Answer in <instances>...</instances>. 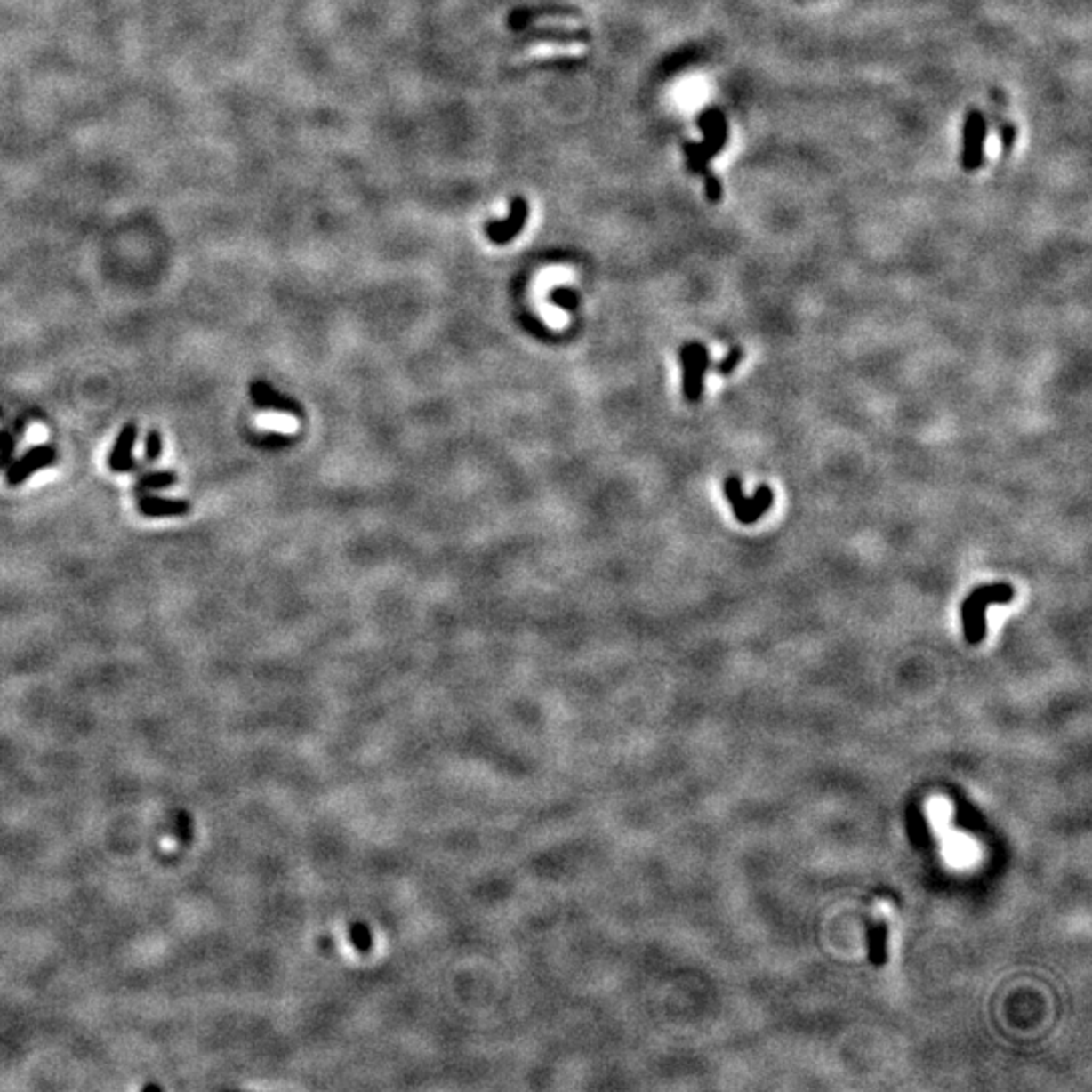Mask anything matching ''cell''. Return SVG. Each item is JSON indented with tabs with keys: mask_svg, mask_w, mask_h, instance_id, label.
Masks as SVG:
<instances>
[{
	"mask_svg": "<svg viewBox=\"0 0 1092 1092\" xmlns=\"http://www.w3.org/2000/svg\"><path fill=\"white\" fill-rule=\"evenodd\" d=\"M1016 597V589L1008 582H992V585H979L965 597L961 603V622L965 639L971 646H979L985 639L987 623L985 614L987 607L995 603H1009Z\"/></svg>",
	"mask_w": 1092,
	"mask_h": 1092,
	"instance_id": "6da1fadb",
	"label": "cell"
},
{
	"mask_svg": "<svg viewBox=\"0 0 1092 1092\" xmlns=\"http://www.w3.org/2000/svg\"><path fill=\"white\" fill-rule=\"evenodd\" d=\"M725 496L728 504L733 506L735 518L744 526H751L763 518L771 510L775 494L769 486H759V490L752 494V498H747L743 492V484L739 476H728L725 482Z\"/></svg>",
	"mask_w": 1092,
	"mask_h": 1092,
	"instance_id": "7a4b0ae2",
	"label": "cell"
},
{
	"mask_svg": "<svg viewBox=\"0 0 1092 1092\" xmlns=\"http://www.w3.org/2000/svg\"><path fill=\"white\" fill-rule=\"evenodd\" d=\"M682 393L688 403H698L704 393V376L711 368V357L704 344L686 342L680 349Z\"/></svg>",
	"mask_w": 1092,
	"mask_h": 1092,
	"instance_id": "3957f363",
	"label": "cell"
},
{
	"mask_svg": "<svg viewBox=\"0 0 1092 1092\" xmlns=\"http://www.w3.org/2000/svg\"><path fill=\"white\" fill-rule=\"evenodd\" d=\"M57 460V449L55 446L51 444H35L31 449H27V452L19 457L17 462H12L9 468H6V484L9 486H20L25 484L28 478L35 476L36 471L47 470L55 463Z\"/></svg>",
	"mask_w": 1092,
	"mask_h": 1092,
	"instance_id": "277c9868",
	"label": "cell"
},
{
	"mask_svg": "<svg viewBox=\"0 0 1092 1092\" xmlns=\"http://www.w3.org/2000/svg\"><path fill=\"white\" fill-rule=\"evenodd\" d=\"M528 213V203L524 201L522 197H514L508 217L504 221H490V223L486 225V237H488L494 245H508V243L518 237L522 229L526 227Z\"/></svg>",
	"mask_w": 1092,
	"mask_h": 1092,
	"instance_id": "5b68a950",
	"label": "cell"
},
{
	"mask_svg": "<svg viewBox=\"0 0 1092 1092\" xmlns=\"http://www.w3.org/2000/svg\"><path fill=\"white\" fill-rule=\"evenodd\" d=\"M698 125L704 134V142L695 144V149L700 152V157L711 162V158L717 157V154L727 146V138H728L727 117L720 112V109L712 108V109H706V112L700 116Z\"/></svg>",
	"mask_w": 1092,
	"mask_h": 1092,
	"instance_id": "8992f818",
	"label": "cell"
},
{
	"mask_svg": "<svg viewBox=\"0 0 1092 1092\" xmlns=\"http://www.w3.org/2000/svg\"><path fill=\"white\" fill-rule=\"evenodd\" d=\"M987 136V124L979 112H971L965 124V149L961 165L965 171H976L984 165V146Z\"/></svg>",
	"mask_w": 1092,
	"mask_h": 1092,
	"instance_id": "52a82bcc",
	"label": "cell"
},
{
	"mask_svg": "<svg viewBox=\"0 0 1092 1092\" xmlns=\"http://www.w3.org/2000/svg\"><path fill=\"white\" fill-rule=\"evenodd\" d=\"M138 441V425L128 423L122 427V431L117 433V438L114 441L112 452L108 455V468L114 471V474H128L136 468V460H134V446Z\"/></svg>",
	"mask_w": 1092,
	"mask_h": 1092,
	"instance_id": "ba28073f",
	"label": "cell"
},
{
	"mask_svg": "<svg viewBox=\"0 0 1092 1092\" xmlns=\"http://www.w3.org/2000/svg\"><path fill=\"white\" fill-rule=\"evenodd\" d=\"M138 512L146 518H176V516H187L190 512V504L187 500L179 498L154 496L150 492L138 498Z\"/></svg>",
	"mask_w": 1092,
	"mask_h": 1092,
	"instance_id": "9c48e42d",
	"label": "cell"
},
{
	"mask_svg": "<svg viewBox=\"0 0 1092 1092\" xmlns=\"http://www.w3.org/2000/svg\"><path fill=\"white\" fill-rule=\"evenodd\" d=\"M249 393H251V398H253V403L263 411L284 413V415H292V417L298 413V405L293 403L287 395H282L279 390L268 385V382H263V381L251 382Z\"/></svg>",
	"mask_w": 1092,
	"mask_h": 1092,
	"instance_id": "30bf717a",
	"label": "cell"
},
{
	"mask_svg": "<svg viewBox=\"0 0 1092 1092\" xmlns=\"http://www.w3.org/2000/svg\"><path fill=\"white\" fill-rule=\"evenodd\" d=\"M179 482V476L174 474V471H150V474H144L142 478H138V482L134 486V490L138 494H150V492H160L166 488H173Z\"/></svg>",
	"mask_w": 1092,
	"mask_h": 1092,
	"instance_id": "8fae6325",
	"label": "cell"
},
{
	"mask_svg": "<svg viewBox=\"0 0 1092 1092\" xmlns=\"http://www.w3.org/2000/svg\"><path fill=\"white\" fill-rule=\"evenodd\" d=\"M162 449H165V441H162V435L158 430H152L149 435H146V444H144V455L149 462H158L162 455Z\"/></svg>",
	"mask_w": 1092,
	"mask_h": 1092,
	"instance_id": "7c38bea8",
	"label": "cell"
},
{
	"mask_svg": "<svg viewBox=\"0 0 1092 1092\" xmlns=\"http://www.w3.org/2000/svg\"><path fill=\"white\" fill-rule=\"evenodd\" d=\"M14 447H17L14 435L6 430H0V468L9 466V462L14 455Z\"/></svg>",
	"mask_w": 1092,
	"mask_h": 1092,
	"instance_id": "4fadbf2b",
	"label": "cell"
},
{
	"mask_svg": "<svg viewBox=\"0 0 1092 1092\" xmlns=\"http://www.w3.org/2000/svg\"><path fill=\"white\" fill-rule=\"evenodd\" d=\"M743 357H744L743 349H739V346H735V349L728 352V357H727V358H722L720 363H719L717 366H714V371H717V373H719V374H722V376H728L730 373L735 371L736 366H739V363H741V360H743Z\"/></svg>",
	"mask_w": 1092,
	"mask_h": 1092,
	"instance_id": "5bb4252c",
	"label": "cell"
},
{
	"mask_svg": "<svg viewBox=\"0 0 1092 1092\" xmlns=\"http://www.w3.org/2000/svg\"><path fill=\"white\" fill-rule=\"evenodd\" d=\"M176 836H179L181 844H190V839H193V819L187 811H181L179 819H176Z\"/></svg>",
	"mask_w": 1092,
	"mask_h": 1092,
	"instance_id": "9a60e30c",
	"label": "cell"
},
{
	"mask_svg": "<svg viewBox=\"0 0 1092 1092\" xmlns=\"http://www.w3.org/2000/svg\"><path fill=\"white\" fill-rule=\"evenodd\" d=\"M704 187H706V195H708V198H711V201H714V203L720 201V198H722V187H720V181L712 173L704 174Z\"/></svg>",
	"mask_w": 1092,
	"mask_h": 1092,
	"instance_id": "2e32d148",
	"label": "cell"
},
{
	"mask_svg": "<svg viewBox=\"0 0 1092 1092\" xmlns=\"http://www.w3.org/2000/svg\"><path fill=\"white\" fill-rule=\"evenodd\" d=\"M552 301H555L557 306L560 308H573L577 304V293H573L571 290H565V287H560V290L552 292Z\"/></svg>",
	"mask_w": 1092,
	"mask_h": 1092,
	"instance_id": "e0dca14e",
	"label": "cell"
},
{
	"mask_svg": "<svg viewBox=\"0 0 1092 1092\" xmlns=\"http://www.w3.org/2000/svg\"><path fill=\"white\" fill-rule=\"evenodd\" d=\"M884 939H887V925H878L872 931V959L876 961L878 951L884 957Z\"/></svg>",
	"mask_w": 1092,
	"mask_h": 1092,
	"instance_id": "ac0fdd59",
	"label": "cell"
},
{
	"mask_svg": "<svg viewBox=\"0 0 1092 1092\" xmlns=\"http://www.w3.org/2000/svg\"><path fill=\"white\" fill-rule=\"evenodd\" d=\"M949 850H951V855H953V858L959 860V862H963L965 858H968V854H969V847H968V844L963 842L961 838H955V842L951 844Z\"/></svg>",
	"mask_w": 1092,
	"mask_h": 1092,
	"instance_id": "d6986e66",
	"label": "cell"
},
{
	"mask_svg": "<svg viewBox=\"0 0 1092 1092\" xmlns=\"http://www.w3.org/2000/svg\"><path fill=\"white\" fill-rule=\"evenodd\" d=\"M1009 142L1014 144V128H1012V125H1008V128L1003 130V144H1006V149H1009Z\"/></svg>",
	"mask_w": 1092,
	"mask_h": 1092,
	"instance_id": "ffe728a7",
	"label": "cell"
}]
</instances>
